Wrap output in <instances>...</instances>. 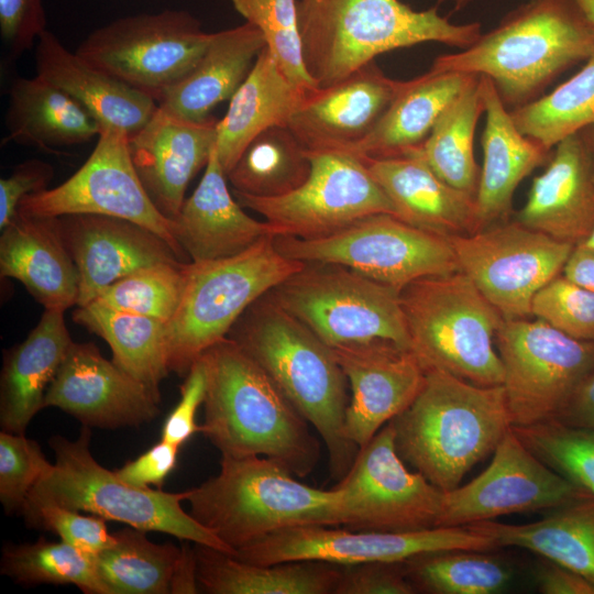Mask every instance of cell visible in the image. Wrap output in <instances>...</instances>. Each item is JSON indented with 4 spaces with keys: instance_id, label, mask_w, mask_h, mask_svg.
<instances>
[{
    "instance_id": "obj_40",
    "label": "cell",
    "mask_w": 594,
    "mask_h": 594,
    "mask_svg": "<svg viewBox=\"0 0 594 594\" xmlns=\"http://www.w3.org/2000/svg\"><path fill=\"white\" fill-rule=\"evenodd\" d=\"M308 151L287 125L272 127L245 147L227 174L232 191L258 197H282L308 178Z\"/></svg>"
},
{
    "instance_id": "obj_63",
    "label": "cell",
    "mask_w": 594,
    "mask_h": 594,
    "mask_svg": "<svg viewBox=\"0 0 594 594\" xmlns=\"http://www.w3.org/2000/svg\"><path fill=\"white\" fill-rule=\"evenodd\" d=\"M581 244L594 249V229L592 230L591 234L586 238V240Z\"/></svg>"
},
{
    "instance_id": "obj_12",
    "label": "cell",
    "mask_w": 594,
    "mask_h": 594,
    "mask_svg": "<svg viewBox=\"0 0 594 594\" xmlns=\"http://www.w3.org/2000/svg\"><path fill=\"white\" fill-rule=\"evenodd\" d=\"M211 36L190 13L164 10L120 18L96 29L76 53L158 102L194 68Z\"/></svg>"
},
{
    "instance_id": "obj_39",
    "label": "cell",
    "mask_w": 594,
    "mask_h": 594,
    "mask_svg": "<svg viewBox=\"0 0 594 594\" xmlns=\"http://www.w3.org/2000/svg\"><path fill=\"white\" fill-rule=\"evenodd\" d=\"M484 112L479 75L444 109L426 140L417 147L429 167L450 186L476 196L480 168L474 158V134Z\"/></svg>"
},
{
    "instance_id": "obj_14",
    "label": "cell",
    "mask_w": 594,
    "mask_h": 594,
    "mask_svg": "<svg viewBox=\"0 0 594 594\" xmlns=\"http://www.w3.org/2000/svg\"><path fill=\"white\" fill-rule=\"evenodd\" d=\"M311 168L306 182L282 197L233 196L243 208L261 215L277 237L317 239L354 221L395 209L363 158L350 151L308 152Z\"/></svg>"
},
{
    "instance_id": "obj_3",
    "label": "cell",
    "mask_w": 594,
    "mask_h": 594,
    "mask_svg": "<svg viewBox=\"0 0 594 594\" xmlns=\"http://www.w3.org/2000/svg\"><path fill=\"white\" fill-rule=\"evenodd\" d=\"M593 53L594 26L574 0H530L468 47L439 55L430 68L488 77L513 110Z\"/></svg>"
},
{
    "instance_id": "obj_48",
    "label": "cell",
    "mask_w": 594,
    "mask_h": 594,
    "mask_svg": "<svg viewBox=\"0 0 594 594\" xmlns=\"http://www.w3.org/2000/svg\"><path fill=\"white\" fill-rule=\"evenodd\" d=\"M531 314L572 338L594 342V292L562 274L535 295Z\"/></svg>"
},
{
    "instance_id": "obj_1",
    "label": "cell",
    "mask_w": 594,
    "mask_h": 594,
    "mask_svg": "<svg viewBox=\"0 0 594 594\" xmlns=\"http://www.w3.org/2000/svg\"><path fill=\"white\" fill-rule=\"evenodd\" d=\"M200 356L207 377L200 432L221 458L265 457L295 476L309 475L320 442L268 374L229 338Z\"/></svg>"
},
{
    "instance_id": "obj_7",
    "label": "cell",
    "mask_w": 594,
    "mask_h": 594,
    "mask_svg": "<svg viewBox=\"0 0 594 594\" xmlns=\"http://www.w3.org/2000/svg\"><path fill=\"white\" fill-rule=\"evenodd\" d=\"M90 438V427L84 426L76 440L62 436L50 439L55 462L29 494L21 514L42 505H57L234 556V550L184 510L182 503L187 491L136 488L122 482L114 471L95 460L89 450Z\"/></svg>"
},
{
    "instance_id": "obj_21",
    "label": "cell",
    "mask_w": 594,
    "mask_h": 594,
    "mask_svg": "<svg viewBox=\"0 0 594 594\" xmlns=\"http://www.w3.org/2000/svg\"><path fill=\"white\" fill-rule=\"evenodd\" d=\"M332 350L350 388L345 435L361 448L415 400L426 369L411 349L389 340Z\"/></svg>"
},
{
    "instance_id": "obj_43",
    "label": "cell",
    "mask_w": 594,
    "mask_h": 594,
    "mask_svg": "<svg viewBox=\"0 0 594 594\" xmlns=\"http://www.w3.org/2000/svg\"><path fill=\"white\" fill-rule=\"evenodd\" d=\"M518 130L551 151L594 124V53L550 94L510 110Z\"/></svg>"
},
{
    "instance_id": "obj_20",
    "label": "cell",
    "mask_w": 594,
    "mask_h": 594,
    "mask_svg": "<svg viewBox=\"0 0 594 594\" xmlns=\"http://www.w3.org/2000/svg\"><path fill=\"white\" fill-rule=\"evenodd\" d=\"M161 396L107 360L91 342H73L44 398L84 426L116 429L150 422Z\"/></svg>"
},
{
    "instance_id": "obj_59",
    "label": "cell",
    "mask_w": 594,
    "mask_h": 594,
    "mask_svg": "<svg viewBox=\"0 0 594 594\" xmlns=\"http://www.w3.org/2000/svg\"><path fill=\"white\" fill-rule=\"evenodd\" d=\"M199 588L195 549L183 547L172 576L170 593L196 594Z\"/></svg>"
},
{
    "instance_id": "obj_11",
    "label": "cell",
    "mask_w": 594,
    "mask_h": 594,
    "mask_svg": "<svg viewBox=\"0 0 594 594\" xmlns=\"http://www.w3.org/2000/svg\"><path fill=\"white\" fill-rule=\"evenodd\" d=\"M275 243L289 258L344 265L398 292L418 278L460 271L448 238L391 213L366 216L323 238L276 237Z\"/></svg>"
},
{
    "instance_id": "obj_16",
    "label": "cell",
    "mask_w": 594,
    "mask_h": 594,
    "mask_svg": "<svg viewBox=\"0 0 594 594\" xmlns=\"http://www.w3.org/2000/svg\"><path fill=\"white\" fill-rule=\"evenodd\" d=\"M333 488L343 497L345 521L341 527L358 531L437 528L444 496L400 459L389 422L359 449L350 470Z\"/></svg>"
},
{
    "instance_id": "obj_5",
    "label": "cell",
    "mask_w": 594,
    "mask_h": 594,
    "mask_svg": "<svg viewBox=\"0 0 594 594\" xmlns=\"http://www.w3.org/2000/svg\"><path fill=\"white\" fill-rule=\"evenodd\" d=\"M438 4L417 11L399 0H297L302 62L318 88L331 86L378 55L426 42L459 48L481 24H454Z\"/></svg>"
},
{
    "instance_id": "obj_24",
    "label": "cell",
    "mask_w": 594,
    "mask_h": 594,
    "mask_svg": "<svg viewBox=\"0 0 594 594\" xmlns=\"http://www.w3.org/2000/svg\"><path fill=\"white\" fill-rule=\"evenodd\" d=\"M218 120L189 121L160 107L135 134L129 150L136 174L155 207L173 220L189 182L206 167L216 146Z\"/></svg>"
},
{
    "instance_id": "obj_4",
    "label": "cell",
    "mask_w": 594,
    "mask_h": 594,
    "mask_svg": "<svg viewBox=\"0 0 594 594\" xmlns=\"http://www.w3.org/2000/svg\"><path fill=\"white\" fill-rule=\"evenodd\" d=\"M389 424L400 459L443 492L493 454L512 427L503 385L480 386L436 369L426 370L418 396Z\"/></svg>"
},
{
    "instance_id": "obj_36",
    "label": "cell",
    "mask_w": 594,
    "mask_h": 594,
    "mask_svg": "<svg viewBox=\"0 0 594 594\" xmlns=\"http://www.w3.org/2000/svg\"><path fill=\"white\" fill-rule=\"evenodd\" d=\"M199 587L210 594H334L341 565L297 560L275 564L241 561L195 543Z\"/></svg>"
},
{
    "instance_id": "obj_23",
    "label": "cell",
    "mask_w": 594,
    "mask_h": 594,
    "mask_svg": "<svg viewBox=\"0 0 594 594\" xmlns=\"http://www.w3.org/2000/svg\"><path fill=\"white\" fill-rule=\"evenodd\" d=\"M400 82L371 62L339 82L309 92L287 127L308 152L351 151L377 124Z\"/></svg>"
},
{
    "instance_id": "obj_54",
    "label": "cell",
    "mask_w": 594,
    "mask_h": 594,
    "mask_svg": "<svg viewBox=\"0 0 594 594\" xmlns=\"http://www.w3.org/2000/svg\"><path fill=\"white\" fill-rule=\"evenodd\" d=\"M53 176L51 164L32 158L18 164L8 177L0 179L1 230L15 218L22 199L47 189Z\"/></svg>"
},
{
    "instance_id": "obj_6",
    "label": "cell",
    "mask_w": 594,
    "mask_h": 594,
    "mask_svg": "<svg viewBox=\"0 0 594 594\" xmlns=\"http://www.w3.org/2000/svg\"><path fill=\"white\" fill-rule=\"evenodd\" d=\"M186 502L189 514L234 552L289 527L345 521L338 490L301 483L265 457L221 458L218 475L188 490Z\"/></svg>"
},
{
    "instance_id": "obj_27",
    "label": "cell",
    "mask_w": 594,
    "mask_h": 594,
    "mask_svg": "<svg viewBox=\"0 0 594 594\" xmlns=\"http://www.w3.org/2000/svg\"><path fill=\"white\" fill-rule=\"evenodd\" d=\"M362 158L399 219L448 239L481 230L475 197L443 182L417 147L396 156Z\"/></svg>"
},
{
    "instance_id": "obj_33",
    "label": "cell",
    "mask_w": 594,
    "mask_h": 594,
    "mask_svg": "<svg viewBox=\"0 0 594 594\" xmlns=\"http://www.w3.org/2000/svg\"><path fill=\"white\" fill-rule=\"evenodd\" d=\"M311 91L292 81L265 46L217 123L216 150L224 173L260 133L287 125Z\"/></svg>"
},
{
    "instance_id": "obj_30",
    "label": "cell",
    "mask_w": 594,
    "mask_h": 594,
    "mask_svg": "<svg viewBox=\"0 0 594 594\" xmlns=\"http://www.w3.org/2000/svg\"><path fill=\"white\" fill-rule=\"evenodd\" d=\"M0 275L22 283L45 309L65 311L77 306L78 272L55 218L18 211L0 237Z\"/></svg>"
},
{
    "instance_id": "obj_37",
    "label": "cell",
    "mask_w": 594,
    "mask_h": 594,
    "mask_svg": "<svg viewBox=\"0 0 594 594\" xmlns=\"http://www.w3.org/2000/svg\"><path fill=\"white\" fill-rule=\"evenodd\" d=\"M468 527L490 538L497 547L530 550L594 583V497L557 508L530 524L510 525L493 519Z\"/></svg>"
},
{
    "instance_id": "obj_29",
    "label": "cell",
    "mask_w": 594,
    "mask_h": 594,
    "mask_svg": "<svg viewBox=\"0 0 594 594\" xmlns=\"http://www.w3.org/2000/svg\"><path fill=\"white\" fill-rule=\"evenodd\" d=\"M480 81L486 122L481 140L484 162L475 204L483 230L508 220L517 186L548 162L550 151L518 130L488 77L480 76Z\"/></svg>"
},
{
    "instance_id": "obj_26",
    "label": "cell",
    "mask_w": 594,
    "mask_h": 594,
    "mask_svg": "<svg viewBox=\"0 0 594 594\" xmlns=\"http://www.w3.org/2000/svg\"><path fill=\"white\" fill-rule=\"evenodd\" d=\"M553 148L514 220L575 246L594 229V173L580 132Z\"/></svg>"
},
{
    "instance_id": "obj_53",
    "label": "cell",
    "mask_w": 594,
    "mask_h": 594,
    "mask_svg": "<svg viewBox=\"0 0 594 594\" xmlns=\"http://www.w3.org/2000/svg\"><path fill=\"white\" fill-rule=\"evenodd\" d=\"M45 30L42 0H0V32L12 58L32 48Z\"/></svg>"
},
{
    "instance_id": "obj_34",
    "label": "cell",
    "mask_w": 594,
    "mask_h": 594,
    "mask_svg": "<svg viewBox=\"0 0 594 594\" xmlns=\"http://www.w3.org/2000/svg\"><path fill=\"white\" fill-rule=\"evenodd\" d=\"M6 125L4 143L11 141L54 153L89 142L101 132L97 120L75 99L37 75L12 81Z\"/></svg>"
},
{
    "instance_id": "obj_52",
    "label": "cell",
    "mask_w": 594,
    "mask_h": 594,
    "mask_svg": "<svg viewBox=\"0 0 594 594\" xmlns=\"http://www.w3.org/2000/svg\"><path fill=\"white\" fill-rule=\"evenodd\" d=\"M206 387L205 363L199 356L190 366L180 386L178 404L165 419L162 427V440L182 448L196 432H200V426L196 422V413L204 404Z\"/></svg>"
},
{
    "instance_id": "obj_13",
    "label": "cell",
    "mask_w": 594,
    "mask_h": 594,
    "mask_svg": "<svg viewBox=\"0 0 594 594\" xmlns=\"http://www.w3.org/2000/svg\"><path fill=\"white\" fill-rule=\"evenodd\" d=\"M495 344L512 426L556 419L594 371V342L572 338L538 318L503 319Z\"/></svg>"
},
{
    "instance_id": "obj_42",
    "label": "cell",
    "mask_w": 594,
    "mask_h": 594,
    "mask_svg": "<svg viewBox=\"0 0 594 594\" xmlns=\"http://www.w3.org/2000/svg\"><path fill=\"white\" fill-rule=\"evenodd\" d=\"M487 551L451 549L424 552L405 561L416 592L493 594L513 578V570Z\"/></svg>"
},
{
    "instance_id": "obj_51",
    "label": "cell",
    "mask_w": 594,
    "mask_h": 594,
    "mask_svg": "<svg viewBox=\"0 0 594 594\" xmlns=\"http://www.w3.org/2000/svg\"><path fill=\"white\" fill-rule=\"evenodd\" d=\"M405 561L341 565L334 594H415Z\"/></svg>"
},
{
    "instance_id": "obj_50",
    "label": "cell",
    "mask_w": 594,
    "mask_h": 594,
    "mask_svg": "<svg viewBox=\"0 0 594 594\" xmlns=\"http://www.w3.org/2000/svg\"><path fill=\"white\" fill-rule=\"evenodd\" d=\"M31 528L46 529L59 539L91 557L114 543V536L108 531L106 519L57 505H42L22 513Z\"/></svg>"
},
{
    "instance_id": "obj_28",
    "label": "cell",
    "mask_w": 594,
    "mask_h": 594,
    "mask_svg": "<svg viewBox=\"0 0 594 594\" xmlns=\"http://www.w3.org/2000/svg\"><path fill=\"white\" fill-rule=\"evenodd\" d=\"M36 75L57 86L102 129H118L132 136L158 108L150 96L92 66L67 50L48 30L36 41Z\"/></svg>"
},
{
    "instance_id": "obj_41",
    "label": "cell",
    "mask_w": 594,
    "mask_h": 594,
    "mask_svg": "<svg viewBox=\"0 0 594 594\" xmlns=\"http://www.w3.org/2000/svg\"><path fill=\"white\" fill-rule=\"evenodd\" d=\"M114 543L94 557L110 594H167L180 548L154 543L130 527L113 532Z\"/></svg>"
},
{
    "instance_id": "obj_17",
    "label": "cell",
    "mask_w": 594,
    "mask_h": 594,
    "mask_svg": "<svg viewBox=\"0 0 594 594\" xmlns=\"http://www.w3.org/2000/svg\"><path fill=\"white\" fill-rule=\"evenodd\" d=\"M18 211L38 218L88 213L125 219L150 229L183 262H190L174 238L173 220L155 207L136 174L128 134L118 129H102L90 156L73 176L26 196Z\"/></svg>"
},
{
    "instance_id": "obj_31",
    "label": "cell",
    "mask_w": 594,
    "mask_h": 594,
    "mask_svg": "<svg viewBox=\"0 0 594 594\" xmlns=\"http://www.w3.org/2000/svg\"><path fill=\"white\" fill-rule=\"evenodd\" d=\"M61 310L45 309L26 339L8 350L0 377V425L24 433L74 342Z\"/></svg>"
},
{
    "instance_id": "obj_38",
    "label": "cell",
    "mask_w": 594,
    "mask_h": 594,
    "mask_svg": "<svg viewBox=\"0 0 594 594\" xmlns=\"http://www.w3.org/2000/svg\"><path fill=\"white\" fill-rule=\"evenodd\" d=\"M73 320L102 338L112 351V361L161 396L160 384L168 375L167 322L89 302L79 306Z\"/></svg>"
},
{
    "instance_id": "obj_18",
    "label": "cell",
    "mask_w": 594,
    "mask_h": 594,
    "mask_svg": "<svg viewBox=\"0 0 594 594\" xmlns=\"http://www.w3.org/2000/svg\"><path fill=\"white\" fill-rule=\"evenodd\" d=\"M496 544L468 526L411 532L358 531L340 526L301 525L271 534L239 548L233 557L255 564L317 560L338 565L370 561H406L430 551H491Z\"/></svg>"
},
{
    "instance_id": "obj_44",
    "label": "cell",
    "mask_w": 594,
    "mask_h": 594,
    "mask_svg": "<svg viewBox=\"0 0 594 594\" xmlns=\"http://www.w3.org/2000/svg\"><path fill=\"white\" fill-rule=\"evenodd\" d=\"M0 571L22 584H72L86 594H110L94 557L59 540L40 538L3 548Z\"/></svg>"
},
{
    "instance_id": "obj_15",
    "label": "cell",
    "mask_w": 594,
    "mask_h": 594,
    "mask_svg": "<svg viewBox=\"0 0 594 594\" xmlns=\"http://www.w3.org/2000/svg\"><path fill=\"white\" fill-rule=\"evenodd\" d=\"M449 240L460 271L504 319L532 315L535 295L562 274L574 248L515 220Z\"/></svg>"
},
{
    "instance_id": "obj_25",
    "label": "cell",
    "mask_w": 594,
    "mask_h": 594,
    "mask_svg": "<svg viewBox=\"0 0 594 594\" xmlns=\"http://www.w3.org/2000/svg\"><path fill=\"white\" fill-rule=\"evenodd\" d=\"M173 234L195 263L231 257L266 237H277L267 221L249 216L231 194L216 146L198 186L173 219Z\"/></svg>"
},
{
    "instance_id": "obj_22",
    "label": "cell",
    "mask_w": 594,
    "mask_h": 594,
    "mask_svg": "<svg viewBox=\"0 0 594 594\" xmlns=\"http://www.w3.org/2000/svg\"><path fill=\"white\" fill-rule=\"evenodd\" d=\"M55 222L78 272L77 307L142 267L182 261L160 235L125 219L76 213L57 217Z\"/></svg>"
},
{
    "instance_id": "obj_2",
    "label": "cell",
    "mask_w": 594,
    "mask_h": 594,
    "mask_svg": "<svg viewBox=\"0 0 594 594\" xmlns=\"http://www.w3.org/2000/svg\"><path fill=\"white\" fill-rule=\"evenodd\" d=\"M250 355L315 428L340 481L359 447L345 435L348 380L330 345L266 293L242 314L228 337Z\"/></svg>"
},
{
    "instance_id": "obj_58",
    "label": "cell",
    "mask_w": 594,
    "mask_h": 594,
    "mask_svg": "<svg viewBox=\"0 0 594 594\" xmlns=\"http://www.w3.org/2000/svg\"><path fill=\"white\" fill-rule=\"evenodd\" d=\"M562 275L594 292V249L575 245L564 265Z\"/></svg>"
},
{
    "instance_id": "obj_49",
    "label": "cell",
    "mask_w": 594,
    "mask_h": 594,
    "mask_svg": "<svg viewBox=\"0 0 594 594\" xmlns=\"http://www.w3.org/2000/svg\"><path fill=\"white\" fill-rule=\"evenodd\" d=\"M52 465L36 441L24 433L0 432V502L7 514L21 510Z\"/></svg>"
},
{
    "instance_id": "obj_19",
    "label": "cell",
    "mask_w": 594,
    "mask_h": 594,
    "mask_svg": "<svg viewBox=\"0 0 594 594\" xmlns=\"http://www.w3.org/2000/svg\"><path fill=\"white\" fill-rule=\"evenodd\" d=\"M588 497L593 496L538 459L510 427L480 475L444 492L437 527H461L508 514L554 510Z\"/></svg>"
},
{
    "instance_id": "obj_10",
    "label": "cell",
    "mask_w": 594,
    "mask_h": 594,
    "mask_svg": "<svg viewBox=\"0 0 594 594\" xmlns=\"http://www.w3.org/2000/svg\"><path fill=\"white\" fill-rule=\"evenodd\" d=\"M399 294L348 266L318 262L268 292L331 348L382 339L411 349Z\"/></svg>"
},
{
    "instance_id": "obj_47",
    "label": "cell",
    "mask_w": 594,
    "mask_h": 594,
    "mask_svg": "<svg viewBox=\"0 0 594 594\" xmlns=\"http://www.w3.org/2000/svg\"><path fill=\"white\" fill-rule=\"evenodd\" d=\"M234 9L264 35L285 75L307 90L318 87L306 72L298 30L297 0H231Z\"/></svg>"
},
{
    "instance_id": "obj_45",
    "label": "cell",
    "mask_w": 594,
    "mask_h": 594,
    "mask_svg": "<svg viewBox=\"0 0 594 594\" xmlns=\"http://www.w3.org/2000/svg\"><path fill=\"white\" fill-rule=\"evenodd\" d=\"M188 262L142 267L108 286L91 302L169 322L183 298Z\"/></svg>"
},
{
    "instance_id": "obj_55",
    "label": "cell",
    "mask_w": 594,
    "mask_h": 594,
    "mask_svg": "<svg viewBox=\"0 0 594 594\" xmlns=\"http://www.w3.org/2000/svg\"><path fill=\"white\" fill-rule=\"evenodd\" d=\"M179 447L160 440L134 460L128 461L114 472L124 483L136 488H161L175 469Z\"/></svg>"
},
{
    "instance_id": "obj_9",
    "label": "cell",
    "mask_w": 594,
    "mask_h": 594,
    "mask_svg": "<svg viewBox=\"0 0 594 594\" xmlns=\"http://www.w3.org/2000/svg\"><path fill=\"white\" fill-rule=\"evenodd\" d=\"M275 238L231 257L187 263L183 298L167 323L169 372L185 377L206 350L228 337L249 306L302 268L305 263L278 251Z\"/></svg>"
},
{
    "instance_id": "obj_57",
    "label": "cell",
    "mask_w": 594,
    "mask_h": 594,
    "mask_svg": "<svg viewBox=\"0 0 594 594\" xmlns=\"http://www.w3.org/2000/svg\"><path fill=\"white\" fill-rule=\"evenodd\" d=\"M556 420L594 429V371L580 382Z\"/></svg>"
},
{
    "instance_id": "obj_56",
    "label": "cell",
    "mask_w": 594,
    "mask_h": 594,
    "mask_svg": "<svg viewBox=\"0 0 594 594\" xmlns=\"http://www.w3.org/2000/svg\"><path fill=\"white\" fill-rule=\"evenodd\" d=\"M536 583L544 594H594L593 582L549 560L537 568Z\"/></svg>"
},
{
    "instance_id": "obj_35",
    "label": "cell",
    "mask_w": 594,
    "mask_h": 594,
    "mask_svg": "<svg viewBox=\"0 0 594 594\" xmlns=\"http://www.w3.org/2000/svg\"><path fill=\"white\" fill-rule=\"evenodd\" d=\"M472 76L429 68L418 77L402 81L377 124L350 152L361 157L381 158L400 155L420 145Z\"/></svg>"
},
{
    "instance_id": "obj_32",
    "label": "cell",
    "mask_w": 594,
    "mask_h": 594,
    "mask_svg": "<svg viewBox=\"0 0 594 594\" xmlns=\"http://www.w3.org/2000/svg\"><path fill=\"white\" fill-rule=\"evenodd\" d=\"M266 46L252 23L212 33L194 68L157 102L166 112L189 121H205L219 103L230 100Z\"/></svg>"
},
{
    "instance_id": "obj_60",
    "label": "cell",
    "mask_w": 594,
    "mask_h": 594,
    "mask_svg": "<svg viewBox=\"0 0 594 594\" xmlns=\"http://www.w3.org/2000/svg\"><path fill=\"white\" fill-rule=\"evenodd\" d=\"M580 134L584 141L585 147L587 150L593 173H594V124L580 131Z\"/></svg>"
},
{
    "instance_id": "obj_46",
    "label": "cell",
    "mask_w": 594,
    "mask_h": 594,
    "mask_svg": "<svg viewBox=\"0 0 594 594\" xmlns=\"http://www.w3.org/2000/svg\"><path fill=\"white\" fill-rule=\"evenodd\" d=\"M512 429L546 465L594 497L593 428L551 419Z\"/></svg>"
},
{
    "instance_id": "obj_62",
    "label": "cell",
    "mask_w": 594,
    "mask_h": 594,
    "mask_svg": "<svg viewBox=\"0 0 594 594\" xmlns=\"http://www.w3.org/2000/svg\"><path fill=\"white\" fill-rule=\"evenodd\" d=\"M473 0H437V4L440 6L443 2H451L453 4V12L465 8Z\"/></svg>"
},
{
    "instance_id": "obj_61",
    "label": "cell",
    "mask_w": 594,
    "mask_h": 594,
    "mask_svg": "<svg viewBox=\"0 0 594 594\" xmlns=\"http://www.w3.org/2000/svg\"><path fill=\"white\" fill-rule=\"evenodd\" d=\"M584 15L594 26V0H574Z\"/></svg>"
},
{
    "instance_id": "obj_8",
    "label": "cell",
    "mask_w": 594,
    "mask_h": 594,
    "mask_svg": "<svg viewBox=\"0 0 594 594\" xmlns=\"http://www.w3.org/2000/svg\"><path fill=\"white\" fill-rule=\"evenodd\" d=\"M410 348L426 370L480 386L503 385L498 310L463 272L418 278L400 290Z\"/></svg>"
}]
</instances>
